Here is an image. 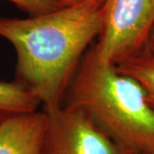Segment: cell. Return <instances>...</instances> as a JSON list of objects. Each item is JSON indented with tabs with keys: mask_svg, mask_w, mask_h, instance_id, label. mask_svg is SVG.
I'll list each match as a JSON object with an SVG mask.
<instances>
[{
	"mask_svg": "<svg viewBox=\"0 0 154 154\" xmlns=\"http://www.w3.org/2000/svg\"><path fill=\"white\" fill-rule=\"evenodd\" d=\"M102 28V5L84 0L25 19L0 17V37L17 52V80L44 110L62 106L84 53Z\"/></svg>",
	"mask_w": 154,
	"mask_h": 154,
	"instance_id": "obj_1",
	"label": "cell"
},
{
	"mask_svg": "<svg viewBox=\"0 0 154 154\" xmlns=\"http://www.w3.org/2000/svg\"><path fill=\"white\" fill-rule=\"evenodd\" d=\"M44 111L41 154H134L116 143L82 109L65 105Z\"/></svg>",
	"mask_w": 154,
	"mask_h": 154,
	"instance_id": "obj_4",
	"label": "cell"
},
{
	"mask_svg": "<svg viewBox=\"0 0 154 154\" xmlns=\"http://www.w3.org/2000/svg\"><path fill=\"white\" fill-rule=\"evenodd\" d=\"M46 113L34 111L0 122V154H41Z\"/></svg>",
	"mask_w": 154,
	"mask_h": 154,
	"instance_id": "obj_5",
	"label": "cell"
},
{
	"mask_svg": "<svg viewBox=\"0 0 154 154\" xmlns=\"http://www.w3.org/2000/svg\"><path fill=\"white\" fill-rule=\"evenodd\" d=\"M148 51L154 52V28L152 31L148 42Z\"/></svg>",
	"mask_w": 154,
	"mask_h": 154,
	"instance_id": "obj_10",
	"label": "cell"
},
{
	"mask_svg": "<svg viewBox=\"0 0 154 154\" xmlns=\"http://www.w3.org/2000/svg\"><path fill=\"white\" fill-rule=\"evenodd\" d=\"M119 71L131 76L140 84L149 105L154 110V52H145L117 65Z\"/></svg>",
	"mask_w": 154,
	"mask_h": 154,
	"instance_id": "obj_7",
	"label": "cell"
},
{
	"mask_svg": "<svg viewBox=\"0 0 154 154\" xmlns=\"http://www.w3.org/2000/svg\"><path fill=\"white\" fill-rule=\"evenodd\" d=\"M40 102L22 83L0 82V122L13 116L34 112Z\"/></svg>",
	"mask_w": 154,
	"mask_h": 154,
	"instance_id": "obj_6",
	"label": "cell"
},
{
	"mask_svg": "<svg viewBox=\"0 0 154 154\" xmlns=\"http://www.w3.org/2000/svg\"><path fill=\"white\" fill-rule=\"evenodd\" d=\"M67 94L116 143L134 154H154V110L140 84L86 52Z\"/></svg>",
	"mask_w": 154,
	"mask_h": 154,
	"instance_id": "obj_2",
	"label": "cell"
},
{
	"mask_svg": "<svg viewBox=\"0 0 154 154\" xmlns=\"http://www.w3.org/2000/svg\"><path fill=\"white\" fill-rule=\"evenodd\" d=\"M17 8L25 11L30 17L38 16L57 11L62 7L58 0H9Z\"/></svg>",
	"mask_w": 154,
	"mask_h": 154,
	"instance_id": "obj_8",
	"label": "cell"
},
{
	"mask_svg": "<svg viewBox=\"0 0 154 154\" xmlns=\"http://www.w3.org/2000/svg\"><path fill=\"white\" fill-rule=\"evenodd\" d=\"M58 1L63 6H69L77 4V3H80V2H82L84 0H58Z\"/></svg>",
	"mask_w": 154,
	"mask_h": 154,
	"instance_id": "obj_9",
	"label": "cell"
},
{
	"mask_svg": "<svg viewBox=\"0 0 154 154\" xmlns=\"http://www.w3.org/2000/svg\"><path fill=\"white\" fill-rule=\"evenodd\" d=\"M94 1H95L96 3H98L99 5H103V4L105 2V0H94Z\"/></svg>",
	"mask_w": 154,
	"mask_h": 154,
	"instance_id": "obj_11",
	"label": "cell"
},
{
	"mask_svg": "<svg viewBox=\"0 0 154 154\" xmlns=\"http://www.w3.org/2000/svg\"><path fill=\"white\" fill-rule=\"evenodd\" d=\"M153 28L154 0H105L95 51L104 63L117 66L148 51Z\"/></svg>",
	"mask_w": 154,
	"mask_h": 154,
	"instance_id": "obj_3",
	"label": "cell"
}]
</instances>
